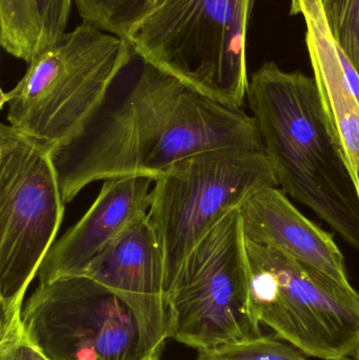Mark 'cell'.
Segmentation results:
<instances>
[{
    "label": "cell",
    "instance_id": "obj_10",
    "mask_svg": "<svg viewBox=\"0 0 359 360\" xmlns=\"http://www.w3.org/2000/svg\"><path fill=\"white\" fill-rule=\"evenodd\" d=\"M81 275L113 292L130 309L143 356L170 338L164 253L148 214L135 220Z\"/></svg>",
    "mask_w": 359,
    "mask_h": 360
},
{
    "label": "cell",
    "instance_id": "obj_4",
    "mask_svg": "<svg viewBox=\"0 0 359 360\" xmlns=\"http://www.w3.org/2000/svg\"><path fill=\"white\" fill-rule=\"evenodd\" d=\"M256 0H158L128 42L143 63L204 96L242 109L247 35Z\"/></svg>",
    "mask_w": 359,
    "mask_h": 360
},
{
    "label": "cell",
    "instance_id": "obj_7",
    "mask_svg": "<svg viewBox=\"0 0 359 360\" xmlns=\"http://www.w3.org/2000/svg\"><path fill=\"white\" fill-rule=\"evenodd\" d=\"M271 186L278 184L267 155L244 149L194 154L154 181L148 217L164 253L166 296L181 264L212 226Z\"/></svg>",
    "mask_w": 359,
    "mask_h": 360
},
{
    "label": "cell",
    "instance_id": "obj_6",
    "mask_svg": "<svg viewBox=\"0 0 359 360\" xmlns=\"http://www.w3.org/2000/svg\"><path fill=\"white\" fill-rule=\"evenodd\" d=\"M246 249L251 310L259 325L309 357H353L359 348L358 292L247 238Z\"/></svg>",
    "mask_w": 359,
    "mask_h": 360
},
{
    "label": "cell",
    "instance_id": "obj_11",
    "mask_svg": "<svg viewBox=\"0 0 359 360\" xmlns=\"http://www.w3.org/2000/svg\"><path fill=\"white\" fill-rule=\"evenodd\" d=\"M154 179L120 177L103 181L90 209L55 241L37 273L39 283L81 275L135 220L149 212Z\"/></svg>",
    "mask_w": 359,
    "mask_h": 360
},
{
    "label": "cell",
    "instance_id": "obj_12",
    "mask_svg": "<svg viewBox=\"0 0 359 360\" xmlns=\"http://www.w3.org/2000/svg\"><path fill=\"white\" fill-rule=\"evenodd\" d=\"M244 237L352 287L332 235L303 216L278 186L255 193L240 207Z\"/></svg>",
    "mask_w": 359,
    "mask_h": 360
},
{
    "label": "cell",
    "instance_id": "obj_16",
    "mask_svg": "<svg viewBox=\"0 0 359 360\" xmlns=\"http://www.w3.org/2000/svg\"><path fill=\"white\" fill-rule=\"evenodd\" d=\"M196 360H310L293 345L274 335L250 340L198 352Z\"/></svg>",
    "mask_w": 359,
    "mask_h": 360
},
{
    "label": "cell",
    "instance_id": "obj_5",
    "mask_svg": "<svg viewBox=\"0 0 359 360\" xmlns=\"http://www.w3.org/2000/svg\"><path fill=\"white\" fill-rule=\"evenodd\" d=\"M65 203L52 153L0 128V331L22 323L27 288L55 243Z\"/></svg>",
    "mask_w": 359,
    "mask_h": 360
},
{
    "label": "cell",
    "instance_id": "obj_20",
    "mask_svg": "<svg viewBox=\"0 0 359 360\" xmlns=\"http://www.w3.org/2000/svg\"><path fill=\"white\" fill-rule=\"evenodd\" d=\"M162 350H156L154 352L150 353V354L145 355V357L139 360H162Z\"/></svg>",
    "mask_w": 359,
    "mask_h": 360
},
{
    "label": "cell",
    "instance_id": "obj_21",
    "mask_svg": "<svg viewBox=\"0 0 359 360\" xmlns=\"http://www.w3.org/2000/svg\"><path fill=\"white\" fill-rule=\"evenodd\" d=\"M353 359L359 360V348L358 349V351H356L355 354L353 355Z\"/></svg>",
    "mask_w": 359,
    "mask_h": 360
},
{
    "label": "cell",
    "instance_id": "obj_2",
    "mask_svg": "<svg viewBox=\"0 0 359 360\" xmlns=\"http://www.w3.org/2000/svg\"><path fill=\"white\" fill-rule=\"evenodd\" d=\"M247 99L278 186L359 250V174L314 77L266 63L249 79Z\"/></svg>",
    "mask_w": 359,
    "mask_h": 360
},
{
    "label": "cell",
    "instance_id": "obj_9",
    "mask_svg": "<svg viewBox=\"0 0 359 360\" xmlns=\"http://www.w3.org/2000/svg\"><path fill=\"white\" fill-rule=\"evenodd\" d=\"M29 340L51 360L93 350L103 360L143 359L130 309L113 292L84 276L38 283L22 309Z\"/></svg>",
    "mask_w": 359,
    "mask_h": 360
},
{
    "label": "cell",
    "instance_id": "obj_13",
    "mask_svg": "<svg viewBox=\"0 0 359 360\" xmlns=\"http://www.w3.org/2000/svg\"><path fill=\"white\" fill-rule=\"evenodd\" d=\"M306 25V44L325 113L359 174V74L333 37L320 0H291Z\"/></svg>",
    "mask_w": 359,
    "mask_h": 360
},
{
    "label": "cell",
    "instance_id": "obj_3",
    "mask_svg": "<svg viewBox=\"0 0 359 360\" xmlns=\"http://www.w3.org/2000/svg\"><path fill=\"white\" fill-rule=\"evenodd\" d=\"M133 53L126 40L84 21L41 51L12 90L2 91L8 124L51 153L70 145L98 115Z\"/></svg>",
    "mask_w": 359,
    "mask_h": 360
},
{
    "label": "cell",
    "instance_id": "obj_1",
    "mask_svg": "<svg viewBox=\"0 0 359 360\" xmlns=\"http://www.w3.org/2000/svg\"><path fill=\"white\" fill-rule=\"evenodd\" d=\"M143 63L117 107L73 143L53 152L65 205L92 182L128 176L155 181L175 162L202 152L263 151L252 115Z\"/></svg>",
    "mask_w": 359,
    "mask_h": 360
},
{
    "label": "cell",
    "instance_id": "obj_22",
    "mask_svg": "<svg viewBox=\"0 0 359 360\" xmlns=\"http://www.w3.org/2000/svg\"><path fill=\"white\" fill-rule=\"evenodd\" d=\"M155 1V4H157L158 0H154Z\"/></svg>",
    "mask_w": 359,
    "mask_h": 360
},
{
    "label": "cell",
    "instance_id": "obj_17",
    "mask_svg": "<svg viewBox=\"0 0 359 360\" xmlns=\"http://www.w3.org/2000/svg\"><path fill=\"white\" fill-rule=\"evenodd\" d=\"M329 29L359 74V0H320Z\"/></svg>",
    "mask_w": 359,
    "mask_h": 360
},
{
    "label": "cell",
    "instance_id": "obj_14",
    "mask_svg": "<svg viewBox=\"0 0 359 360\" xmlns=\"http://www.w3.org/2000/svg\"><path fill=\"white\" fill-rule=\"evenodd\" d=\"M41 35L36 0H0V42L6 52L32 63L40 53Z\"/></svg>",
    "mask_w": 359,
    "mask_h": 360
},
{
    "label": "cell",
    "instance_id": "obj_8",
    "mask_svg": "<svg viewBox=\"0 0 359 360\" xmlns=\"http://www.w3.org/2000/svg\"><path fill=\"white\" fill-rule=\"evenodd\" d=\"M240 207L221 218L194 247L167 293L169 338L198 352L261 335L251 310Z\"/></svg>",
    "mask_w": 359,
    "mask_h": 360
},
{
    "label": "cell",
    "instance_id": "obj_15",
    "mask_svg": "<svg viewBox=\"0 0 359 360\" xmlns=\"http://www.w3.org/2000/svg\"><path fill=\"white\" fill-rule=\"evenodd\" d=\"M79 16L103 32L128 41L155 8L154 0H73Z\"/></svg>",
    "mask_w": 359,
    "mask_h": 360
},
{
    "label": "cell",
    "instance_id": "obj_18",
    "mask_svg": "<svg viewBox=\"0 0 359 360\" xmlns=\"http://www.w3.org/2000/svg\"><path fill=\"white\" fill-rule=\"evenodd\" d=\"M72 2L73 0H36L42 30L40 52L65 34Z\"/></svg>",
    "mask_w": 359,
    "mask_h": 360
},
{
    "label": "cell",
    "instance_id": "obj_19",
    "mask_svg": "<svg viewBox=\"0 0 359 360\" xmlns=\"http://www.w3.org/2000/svg\"><path fill=\"white\" fill-rule=\"evenodd\" d=\"M0 360H51L27 338L23 325L0 332Z\"/></svg>",
    "mask_w": 359,
    "mask_h": 360
}]
</instances>
